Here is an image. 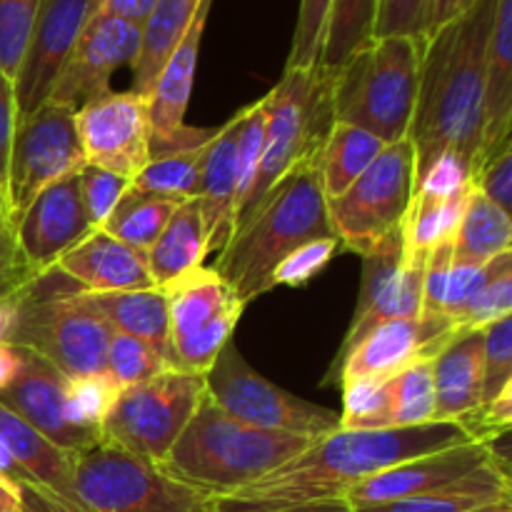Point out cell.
Masks as SVG:
<instances>
[{
  "mask_svg": "<svg viewBox=\"0 0 512 512\" xmlns=\"http://www.w3.org/2000/svg\"><path fill=\"white\" fill-rule=\"evenodd\" d=\"M238 128L240 113L208 140L200 165L195 200L200 203L208 233V250H223L233 235L238 203Z\"/></svg>",
  "mask_w": 512,
  "mask_h": 512,
  "instance_id": "cell-23",
  "label": "cell"
},
{
  "mask_svg": "<svg viewBox=\"0 0 512 512\" xmlns=\"http://www.w3.org/2000/svg\"><path fill=\"white\" fill-rule=\"evenodd\" d=\"M473 3L475 0H435L433 20H430V35H433L438 28H443V25H448L450 20L460 18L463 13H468V10L473 8Z\"/></svg>",
  "mask_w": 512,
  "mask_h": 512,
  "instance_id": "cell-51",
  "label": "cell"
},
{
  "mask_svg": "<svg viewBox=\"0 0 512 512\" xmlns=\"http://www.w3.org/2000/svg\"><path fill=\"white\" fill-rule=\"evenodd\" d=\"M210 400L238 423L318 440L340 428V413L298 398L250 368L230 340L205 373Z\"/></svg>",
  "mask_w": 512,
  "mask_h": 512,
  "instance_id": "cell-11",
  "label": "cell"
},
{
  "mask_svg": "<svg viewBox=\"0 0 512 512\" xmlns=\"http://www.w3.org/2000/svg\"><path fill=\"white\" fill-rule=\"evenodd\" d=\"M73 488L83 512H218L213 495L105 440L73 455Z\"/></svg>",
  "mask_w": 512,
  "mask_h": 512,
  "instance_id": "cell-8",
  "label": "cell"
},
{
  "mask_svg": "<svg viewBox=\"0 0 512 512\" xmlns=\"http://www.w3.org/2000/svg\"><path fill=\"white\" fill-rule=\"evenodd\" d=\"M168 300V348L173 370L205 375L233 340L245 305L215 273L198 268L160 288Z\"/></svg>",
  "mask_w": 512,
  "mask_h": 512,
  "instance_id": "cell-12",
  "label": "cell"
},
{
  "mask_svg": "<svg viewBox=\"0 0 512 512\" xmlns=\"http://www.w3.org/2000/svg\"><path fill=\"white\" fill-rule=\"evenodd\" d=\"M338 248V238H320L313 240V243L300 245L298 250H293V253L273 270L270 288H280V285H285V288H300V285L310 283V280L333 260Z\"/></svg>",
  "mask_w": 512,
  "mask_h": 512,
  "instance_id": "cell-44",
  "label": "cell"
},
{
  "mask_svg": "<svg viewBox=\"0 0 512 512\" xmlns=\"http://www.w3.org/2000/svg\"><path fill=\"white\" fill-rule=\"evenodd\" d=\"M75 123L88 165L135 180L150 163V120L145 95L135 90H108L80 105L75 110Z\"/></svg>",
  "mask_w": 512,
  "mask_h": 512,
  "instance_id": "cell-15",
  "label": "cell"
},
{
  "mask_svg": "<svg viewBox=\"0 0 512 512\" xmlns=\"http://www.w3.org/2000/svg\"><path fill=\"white\" fill-rule=\"evenodd\" d=\"M510 250V213H505L493 200L473 188L453 235V265L455 268H483L490 260Z\"/></svg>",
  "mask_w": 512,
  "mask_h": 512,
  "instance_id": "cell-30",
  "label": "cell"
},
{
  "mask_svg": "<svg viewBox=\"0 0 512 512\" xmlns=\"http://www.w3.org/2000/svg\"><path fill=\"white\" fill-rule=\"evenodd\" d=\"M512 385V315L483 328V403Z\"/></svg>",
  "mask_w": 512,
  "mask_h": 512,
  "instance_id": "cell-39",
  "label": "cell"
},
{
  "mask_svg": "<svg viewBox=\"0 0 512 512\" xmlns=\"http://www.w3.org/2000/svg\"><path fill=\"white\" fill-rule=\"evenodd\" d=\"M205 145H195V148L175 150V153L158 155L150 160L138 178L130 180V188L138 193L160 195V198H173L178 203L195 198L198 193L200 180V165H203Z\"/></svg>",
  "mask_w": 512,
  "mask_h": 512,
  "instance_id": "cell-36",
  "label": "cell"
},
{
  "mask_svg": "<svg viewBox=\"0 0 512 512\" xmlns=\"http://www.w3.org/2000/svg\"><path fill=\"white\" fill-rule=\"evenodd\" d=\"M475 190L493 200L505 213L512 210V138L495 145L473 170L470 178Z\"/></svg>",
  "mask_w": 512,
  "mask_h": 512,
  "instance_id": "cell-45",
  "label": "cell"
},
{
  "mask_svg": "<svg viewBox=\"0 0 512 512\" xmlns=\"http://www.w3.org/2000/svg\"><path fill=\"white\" fill-rule=\"evenodd\" d=\"M178 205V200L138 193L128 185L125 195L118 200V205H115L113 213H110V218L105 220L100 230H105L108 235L118 238L120 243L145 255L153 248L158 235L163 233L168 220L173 218Z\"/></svg>",
  "mask_w": 512,
  "mask_h": 512,
  "instance_id": "cell-34",
  "label": "cell"
},
{
  "mask_svg": "<svg viewBox=\"0 0 512 512\" xmlns=\"http://www.w3.org/2000/svg\"><path fill=\"white\" fill-rule=\"evenodd\" d=\"M118 393L120 388L113 383V378H110L108 373L93 375V378L70 380V398H73L80 418L98 430L105 413H108V408L113 405V400L118 398Z\"/></svg>",
  "mask_w": 512,
  "mask_h": 512,
  "instance_id": "cell-47",
  "label": "cell"
},
{
  "mask_svg": "<svg viewBox=\"0 0 512 512\" xmlns=\"http://www.w3.org/2000/svg\"><path fill=\"white\" fill-rule=\"evenodd\" d=\"M203 0H155L148 20L143 25V43H140L138 60L133 70V90L150 98L163 70L165 60L180 43L188 25L193 23Z\"/></svg>",
  "mask_w": 512,
  "mask_h": 512,
  "instance_id": "cell-31",
  "label": "cell"
},
{
  "mask_svg": "<svg viewBox=\"0 0 512 512\" xmlns=\"http://www.w3.org/2000/svg\"><path fill=\"white\" fill-rule=\"evenodd\" d=\"M78 175H65L35 195L25 213L15 220V240L25 263L35 275L55 268L65 253L93 233Z\"/></svg>",
  "mask_w": 512,
  "mask_h": 512,
  "instance_id": "cell-19",
  "label": "cell"
},
{
  "mask_svg": "<svg viewBox=\"0 0 512 512\" xmlns=\"http://www.w3.org/2000/svg\"><path fill=\"white\" fill-rule=\"evenodd\" d=\"M425 43L378 38L333 73L335 123L353 125L385 145L408 138Z\"/></svg>",
  "mask_w": 512,
  "mask_h": 512,
  "instance_id": "cell-6",
  "label": "cell"
},
{
  "mask_svg": "<svg viewBox=\"0 0 512 512\" xmlns=\"http://www.w3.org/2000/svg\"><path fill=\"white\" fill-rule=\"evenodd\" d=\"M450 270H453V240H443L440 245H435L428 263H425L423 315H445V293H448Z\"/></svg>",
  "mask_w": 512,
  "mask_h": 512,
  "instance_id": "cell-48",
  "label": "cell"
},
{
  "mask_svg": "<svg viewBox=\"0 0 512 512\" xmlns=\"http://www.w3.org/2000/svg\"><path fill=\"white\" fill-rule=\"evenodd\" d=\"M385 143L353 125L335 123L320 150V183L325 200H335L365 173Z\"/></svg>",
  "mask_w": 512,
  "mask_h": 512,
  "instance_id": "cell-33",
  "label": "cell"
},
{
  "mask_svg": "<svg viewBox=\"0 0 512 512\" xmlns=\"http://www.w3.org/2000/svg\"><path fill=\"white\" fill-rule=\"evenodd\" d=\"M330 5H333V0H300L293 48H290L285 68H313V65H318Z\"/></svg>",
  "mask_w": 512,
  "mask_h": 512,
  "instance_id": "cell-42",
  "label": "cell"
},
{
  "mask_svg": "<svg viewBox=\"0 0 512 512\" xmlns=\"http://www.w3.org/2000/svg\"><path fill=\"white\" fill-rule=\"evenodd\" d=\"M205 393V375L163 370L145 383L120 390L100 423V438L163 465Z\"/></svg>",
  "mask_w": 512,
  "mask_h": 512,
  "instance_id": "cell-9",
  "label": "cell"
},
{
  "mask_svg": "<svg viewBox=\"0 0 512 512\" xmlns=\"http://www.w3.org/2000/svg\"><path fill=\"white\" fill-rule=\"evenodd\" d=\"M0 405L70 455L103 440L98 428L80 418L70 398V380L28 348H20L18 373L0 390Z\"/></svg>",
  "mask_w": 512,
  "mask_h": 512,
  "instance_id": "cell-14",
  "label": "cell"
},
{
  "mask_svg": "<svg viewBox=\"0 0 512 512\" xmlns=\"http://www.w3.org/2000/svg\"><path fill=\"white\" fill-rule=\"evenodd\" d=\"M55 270L88 293L155 288L145 255L128 248L105 230H93L83 243L55 263Z\"/></svg>",
  "mask_w": 512,
  "mask_h": 512,
  "instance_id": "cell-22",
  "label": "cell"
},
{
  "mask_svg": "<svg viewBox=\"0 0 512 512\" xmlns=\"http://www.w3.org/2000/svg\"><path fill=\"white\" fill-rule=\"evenodd\" d=\"M15 128V95H13V80L3 73L0 68V198L8 203V193H5V175H8V153H10V138H13Z\"/></svg>",
  "mask_w": 512,
  "mask_h": 512,
  "instance_id": "cell-49",
  "label": "cell"
},
{
  "mask_svg": "<svg viewBox=\"0 0 512 512\" xmlns=\"http://www.w3.org/2000/svg\"><path fill=\"white\" fill-rule=\"evenodd\" d=\"M0 512H23V488L0 475Z\"/></svg>",
  "mask_w": 512,
  "mask_h": 512,
  "instance_id": "cell-53",
  "label": "cell"
},
{
  "mask_svg": "<svg viewBox=\"0 0 512 512\" xmlns=\"http://www.w3.org/2000/svg\"><path fill=\"white\" fill-rule=\"evenodd\" d=\"M473 443L460 423H425L415 428H338L313 440L298 458L258 483L218 500V512H310L343 508L355 485L393 465L453 445Z\"/></svg>",
  "mask_w": 512,
  "mask_h": 512,
  "instance_id": "cell-1",
  "label": "cell"
},
{
  "mask_svg": "<svg viewBox=\"0 0 512 512\" xmlns=\"http://www.w3.org/2000/svg\"><path fill=\"white\" fill-rule=\"evenodd\" d=\"M338 238L328 218V200L320 183V155L285 173L248 213L235 220L215 273L250 305L270 288L273 270L300 245Z\"/></svg>",
  "mask_w": 512,
  "mask_h": 512,
  "instance_id": "cell-3",
  "label": "cell"
},
{
  "mask_svg": "<svg viewBox=\"0 0 512 512\" xmlns=\"http://www.w3.org/2000/svg\"><path fill=\"white\" fill-rule=\"evenodd\" d=\"M105 365H108V375L120 390L145 383V380L155 378L163 370H170V365L165 363L158 350H153L143 340L130 338V335L123 333H113V338H110Z\"/></svg>",
  "mask_w": 512,
  "mask_h": 512,
  "instance_id": "cell-38",
  "label": "cell"
},
{
  "mask_svg": "<svg viewBox=\"0 0 512 512\" xmlns=\"http://www.w3.org/2000/svg\"><path fill=\"white\" fill-rule=\"evenodd\" d=\"M470 190H473V183H465L453 193H438L430 188L415 190L403 228H400L403 263H425L435 245H440L443 240H453Z\"/></svg>",
  "mask_w": 512,
  "mask_h": 512,
  "instance_id": "cell-29",
  "label": "cell"
},
{
  "mask_svg": "<svg viewBox=\"0 0 512 512\" xmlns=\"http://www.w3.org/2000/svg\"><path fill=\"white\" fill-rule=\"evenodd\" d=\"M75 110L78 108L73 105L48 100L30 115L15 120L5 175L13 223L40 190L58 183L65 175H78L88 165L80 145Z\"/></svg>",
  "mask_w": 512,
  "mask_h": 512,
  "instance_id": "cell-13",
  "label": "cell"
},
{
  "mask_svg": "<svg viewBox=\"0 0 512 512\" xmlns=\"http://www.w3.org/2000/svg\"><path fill=\"white\" fill-rule=\"evenodd\" d=\"M415 190V148L410 138L390 143L340 198L328 200V218L345 250L358 255L400 233Z\"/></svg>",
  "mask_w": 512,
  "mask_h": 512,
  "instance_id": "cell-10",
  "label": "cell"
},
{
  "mask_svg": "<svg viewBox=\"0 0 512 512\" xmlns=\"http://www.w3.org/2000/svg\"><path fill=\"white\" fill-rule=\"evenodd\" d=\"M435 0H378L373 40L413 38L425 43L430 35Z\"/></svg>",
  "mask_w": 512,
  "mask_h": 512,
  "instance_id": "cell-41",
  "label": "cell"
},
{
  "mask_svg": "<svg viewBox=\"0 0 512 512\" xmlns=\"http://www.w3.org/2000/svg\"><path fill=\"white\" fill-rule=\"evenodd\" d=\"M153 5L155 0H93V10L115 15V18H123L128 20V23L140 25V28H143L145 20H148Z\"/></svg>",
  "mask_w": 512,
  "mask_h": 512,
  "instance_id": "cell-50",
  "label": "cell"
},
{
  "mask_svg": "<svg viewBox=\"0 0 512 512\" xmlns=\"http://www.w3.org/2000/svg\"><path fill=\"white\" fill-rule=\"evenodd\" d=\"M110 338L113 328L80 298V285L53 268L20 290L5 343L33 350L78 380L108 373Z\"/></svg>",
  "mask_w": 512,
  "mask_h": 512,
  "instance_id": "cell-5",
  "label": "cell"
},
{
  "mask_svg": "<svg viewBox=\"0 0 512 512\" xmlns=\"http://www.w3.org/2000/svg\"><path fill=\"white\" fill-rule=\"evenodd\" d=\"M143 28L115 15L90 10V18L70 50L50 100L80 108L88 100L108 93L110 78L123 65L133 68L138 60Z\"/></svg>",
  "mask_w": 512,
  "mask_h": 512,
  "instance_id": "cell-17",
  "label": "cell"
},
{
  "mask_svg": "<svg viewBox=\"0 0 512 512\" xmlns=\"http://www.w3.org/2000/svg\"><path fill=\"white\" fill-rule=\"evenodd\" d=\"M40 0H0V68L15 80Z\"/></svg>",
  "mask_w": 512,
  "mask_h": 512,
  "instance_id": "cell-40",
  "label": "cell"
},
{
  "mask_svg": "<svg viewBox=\"0 0 512 512\" xmlns=\"http://www.w3.org/2000/svg\"><path fill=\"white\" fill-rule=\"evenodd\" d=\"M263 100V150H260L255 178L235 213V220L248 213L295 165L320 155L335 125L333 73L320 65L285 68L280 83Z\"/></svg>",
  "mask_w": 512,
  "mask_h": 512,
  "instance_id": "cell-7",
  "label": "cell"
},
{
  "mask_svg": "<svg viewBox=\"0 0 512 512\" xmlns=\"http://www.w3.org/2000/svg\"><path fill=\"white\" fill-rule=\"evenodd\" d=\"M78 180L80 198H83L90 225H93L95 230H100L105 225V220L110 218L115 205H118V200L125 195L130 180L120 178V175L115 173H108V170L103 168H95V165H85L78 173Z\"/></svg>",
  "mask_w": 512,
  "mask_h": 512,
  "instance_id": "cell-43",
  "label": "cell"
},
{
  "mask_svg": "<svg viewBox=\"0 0 512 512\" xmlns=\"http://www.w3.org/2000/svg\"><path fill=\"white\" fill-rule=\"evenodd\" d=\"M433 423H460L483 403V328L460 330L433 358Z\"/></svg>",
  "mask_w": 512,
  "mask_h": 512,
  "instance_id": "cell-24",
  "label": "cell"
},
{
  "mask_svg": "<svg viewBox=\"0 0 512 512\" xmlns=\"http://www.w3.org/2000/svg\"><path fill=\"white\" fill-rule=\"evenodd\" d=\"M508 138H512V0H498L485 65L483 123L473 170L495 145Z\"/></svg>",
  "mask_w": 512,
  "mask_h": 512,
  "instance_id": "cell-26",
  "label": "cell"
},
{
  "mask_svg": "<svg viewBox=\"0 0 512 512\" xmlns=\"http://www.w3.org/2000/svg\"><path fill=\"white\" fill-rule=\"evenodd\" d=\"M433 360H420L380 380V430L433 423Z\"/></svg>",
  "mask_w": 512,
  "mask_h": 512,
  "instance_id": "cell-32",
  "label": "cell"
},
{
  "mask_svg": "<svg viewBox=\"0 0 512 512\" xmlns=\"http://www.w3.org/2000/svg\"><path fill=\"white\" fill-rule=\"evenodd\" d=\"M208 255L203 210L198 200L190 198L175 208L173 218L168 220L153 248L145 253V265H148L155 288H165L180 275L203 268Z\"/></svg>",
  "mask_w": 512,
  "mask_h": 512,
  "instance_id": "cell-28",
  "label": "cell"
},
{
  "mask_svg": "<svg viewBox=\"0 0 512 512\" xmlns=\"http://www.w3.org/2000/svg\"><path fill=\"white\" fill-rule=\"evenodd\" d=\"M20 365V348L10 343H0V390L10 385Z\"/></svg>",
  "mask_w": 512,
  "mask_h": 512,
  "instance_id": "cell-52",
  "label": "cell"
},
{
  "mask_svg": "<svg viewBox=\"0 0 512 512\" xmlns=\"http://www.w3.org/2000/svg\"><path fill=\"white\" fill-rule=\"evenodd\" d=\"M375 15L378 0H333L318 58L320 68H343L358 50L373 43Z\"/></svg>",
  "mask_w": 512,
  "mask_h": 512,
  "instance_id": "cell-35",
  "label": "cell"
},
{
  "mask_svg": "<svg viewBox=\"0 0 512 512\" xmlns=\"http://www.w3.org/2000/svg\"><path fill=\"white\" fill-rule=\"evenodd\" d=\"M0 223H13V218H10V210H8V203H5L3 198H0Z\"/></svg>",
  "mask_w": 512,
  "mask_h": 512,
  "instance_id": "cell-55",
  "label": "cell"
},
{
  "mask_svg": "<svg viewBox=\"0 0 512 512\" xmlns=\"http://www.w3.org/2000/svg\"><path fill=\"white\" fill-rule=\"evenodd\" d=\"M453 320L445 315H423L418 318L390 320L370 330L348 355L328 373L325 385L335 378L340 385L360 380H385L420 360H433L450 340L458 335Z\"/></svg>",
  "mask_w": 512,
  "mask_h": 512,
  "instance_id": "cell-18",
  "label": "cell"
},
{
  "mask_svg": "<svg viewBox=\"0 0 512 512\" xmlns=\"http://www.w3.org/2000/svg\"><path fill=\"white\" fill-rule=\"evenodd\" d=\"M495 8L498 0H475L468 13L425 40L418 103L408 130L418 188L445 155H455L473 175Z\"/></svg>",
  "mask_w": 512,
  "mask_h": 512,
  "instance_id": "cell-2",
  "label": "cell"
},
{
  "mask_svg": "<svg viewBox=\"0 0 512 512\" xmlns=\"http://www.w3.org/2000/svg\"><path fill=\"white\" fill-rule=\"evenodd\" d=\"M508 315H512V250L483 265L473 295L455 315V328L480 330Z\"/></svg>",
  "mask_w": 512,
  "mask_h": 512,
  "instance_id": "cell-37",
  "label": "cell"
},
{
  "mask_svg": "<svg viewBox=\"0 0 512 512\" xmlns=\"http://www.w3.org/2000/svg\"><path fill=\"white\" fill-rule=\"evenodd\" d=\"M38 275L25 263L15 240V225L0 223V305L15 303L20 290Z\"/></svg>",
  "mask_w": 512,
  "mask_h": 512,
  "instance_id": "cell-46",
  "label": "cell"
},
{
  "mask_svg": "<svg viewBox=\"0 0 512 512\" xmlns=\"http://www.w3.org/2000/svg\"><path fill=\"white\" fill-rule=\"evenodd\" d=\"M0 448L13 463L15 483L53 503L80 510L73 488V455L50 443L23 418L0 405Z\"/></svg>",
  "mask_w": 512,
  "mask_h": 512,
  "instance_id": "cell-21",
  "label": "cell"
},
{
  "mask_svg": "<svg viewBox=\"0 0 512 512\" xmlns=\"http://www.w3.org/2000/svg\"><path fill=\"white\" fill-rule=\"evenodd\" d=\"M80 298L113 328V333L130 335L158 350L170 365L168 348V300L160 288L115 290V293H88L80 288ZM173 368V365H170Z\"/></svg>",
  "mask_w": 512,
  "mask_h": 512,
  "instance_id": "cell-27",
  "label": "cell"
},
{
  "mask_svg": "<svg viewBox=\"0 0 512 512\" xmlns=\"http://www.w3.org/2000/svg\"><path fill=\"white\" fill-rule=\"evenodd\" d=\"M23 512H78V510H70L65 505L53 503V500L43 498L40 493L35 490L23 488Z\"/></svg>",
  "mask_w": 512,
  "mask_h": 512,
  "instance_id": "cell-54",
  "label": "cell"
},
{
  "mask_svg": "<svg viewBox=\"0 0 512 512\" xmlns=\"http://www.w3.org/2000/svg\"><path fill=\"white\" fill-rule=\"evenodd\" d=\"M313 440L238 423L205 393L163 468L183 483L228 498L298 458Z\"/></svg>",
  "mask_w": 512,
  "mask_h": 512,
  "instance_id": "cell-4",
  "label": "cell"
},
{
  "mask_svg": "<svg viewBox=\"0 0 512 512\" xmlns=\"http://www.w3.org/2000/svg\"><path fill=\"white\" fill-rule=\"evenodd\" d=\"M350 512H512L510 468L490 460L445 488Z\"/></svg>",
  "mask_w": 512,
  "mask_h": 512,
  "instance_id": "cell-25",
  "label": "cell"
},
{
  "mask_svg": "<svg viewBox=\"0 0 512 512\" xmlns=\"http://www.w3.org/2000/svg\"><path fill=\"white\" fill-rule=\"evenodd\" d=\"M93 0H40L23 60L13 80L15 120L48 103L70 50L78 43Z\"/></svg>",
  "mask_w": 512,
  "mask_h": 512,
  "instance_id": "cell-16",
  "label": "cell"
},
{
  "mask_svg": "<svg viewBox=\"0 0 512 512\" xmlns=\"http://www.w3.org/2000/svg\"><path fill=\"white\" fill-rule=\"evenodd\" d=\"M490 460H495V455L490 453L488 445L478 443V440L405 460V463L393 465V468L383 470V473L355 485L345 495L343 510L350 512L360 508H373V505L415 498V495L445 488V485L470 475L473 470L483 468Z\"/></svg>",
  "mask_w": 512,
  "mask_h": 512,
  "instance_id": "cell-20",
  "label": "cell"
}]
</instances>
